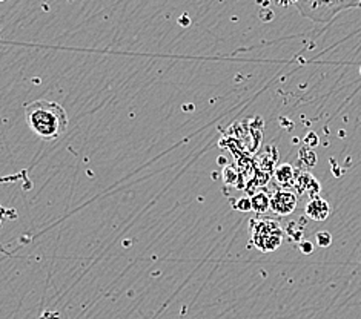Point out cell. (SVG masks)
Listing matches in <instances>:
<instances>
[{
  "label": "cell",
  "instance_id": "1",
  "mask_svg": "<svg viewBox=\"0 0 361 319\" xmlns=\"http://www.w3.org/2000/svg\"><path fill=\"white\" fill-rule=\"evenodd\" d=\"M25 114H27V123L31 132L42 140H56L68 129L66 111L56 101H32L25 109Z\"/></svg>",
  "mask_w": 361,
  "mask_h": 319
},
{
  "label": "cell",
  "instance_id": "2",
  "mask_svg": "<svg viewBox=\"0 0 361 319\" xmlns=\"http://www.w3.org/2000/svg\"><path fill=\"white\" fill-rule=\"evenodd\" d=\"M252 234V244L262 252H274L281 244L285 232L280 223L271 218H255L249 224Z\"/></svg>",
  "mask_w": 361,
  "mask_h": 319
},
{
  "label": "cell",
  "instance_id": "3",
  "mask_svg": "<svg viewBox=\"0 0 361 319\" xmlns=\"http://www.w3.org/2000/svg\"><path fill=\"white\" fill-rule=\"evenodd\" d=\"M269 208L281 217L290 215L297 208V195L290 191H279L269 200Z\"/></svg>",
  "mask_w": 361,
  "mask_h": 319
},
{
  "label": "cell",
  "instance_id": "4",
  "mask_svg": "<svg viewBox=\"0 0 361 319\" xmlns=\"http://www.w3.org/2000/svg\"><path fill=\"white\" fill-rule=\"evenodd\" d=\"M306 215L311 220L324 221L331 215V206L323 198H311V201L306 204Z\"/></svg>",
  "mask_w": 361,
  "mask_h": 319
},
{
  "label": "cell",
  "instance_id": "5",
  "mask_svg": "<svg viewBox=\"0 0 361 319\" xmlns=\"http://www.w3.org/2000/svg\"><path fill=\"white\" fill-rule=\"evenodd\" d=\"M294 177H295V170L289 165H283L281 168L277 169V172H275V178H277L279 183H281L283 186H289L292 181H294Z\"/></svg>",
  "mask_w": 361,
  "mask_h": 319
},
{
  "label": "cell",
  "instance_id": "6",
  "mask_svg": "<svg viewBox=\"0 0 361 319\" xmlns=\"http://www.w3.org/2000/svg\"><path fill=\"white\" fill-rule=\"evenodd\" d=\"M251 208H252V211H255V212H264V211H268V208H269V198L266 196L264 194H259V195H255L252 200H251Z\"/></svg>",
  "mask_w": 361,
  "mask_h": 319
},
{
  "label": "cell",
  "instance_id": "7",
  "mask_svg": "<svg viewBox=\"0 0 361 319\" xmlns=\"http://www.w3.org/2000/svg\"><path fill=\"white\" fill-rule=\"evenodd\" d=\"M317 241H318V244H320L322 247H328L332 243V238L329 235V232H318V234H317Z\"/></svg>",
  "mask_w": 361,
  "mask_h": 319
},
{
  "label": "cell",
  "instance_id": "8",
  "mask_svg": "<svg viewBox=\"0 0 361 319\" xmlns=\"http://www.w3.org/2000/svg\"><path fill=\"white\" fill-rule=\"evenodd\" d=\"M302 250H303L305 254H311L312 250H314V247H312L311 243H303V244H302Z\"/></svg>",
  "mask_w": 361,
  "mask_h": 319
},
{
  "label": "cell",
  "instance_id": "9",
  "mask_svg": "<svg viewBox=\"0 0 361 319\" xmlns=\"http://www.w3.org/2000/svg\"><path fill=\"white\" fill-rule=\"evenodd\" d=\"M288 2H290V4H294V0H288Z\"/></svg>",
  "mask_w": 361,
  "mask_h": 319
}]
</instances>
